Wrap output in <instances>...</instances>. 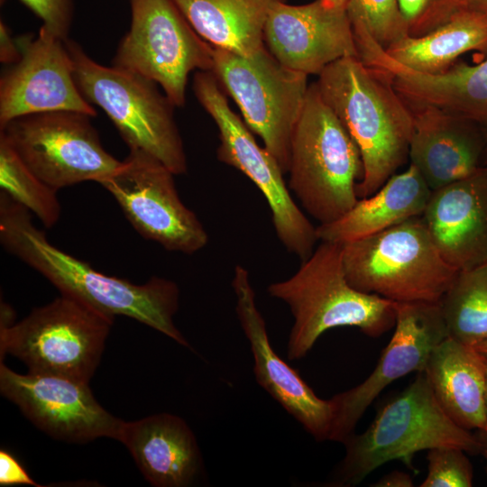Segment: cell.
<instances>
[{
  "mask_svg": "<svg viewBox=\"0 0 487 487\" xmlns=\"http://www.w3.org/2000/svg\"><path fill=\"white\" fill-rule=\"evenodd\" d=\"M32 215L0 192V242L6 252L41 273L61 295L113 317L121 315L135 319L190 347L173 321L179 304L176 282L153 276L143 284H134L96 271L50 243L32 223Z\"/></svg>",
  "mask_w": 487,
  "mask_h": 487,
  "instance_id": "cell-1",
  "label": "cell"
},
{
  "mask_svg": "<svg viewBox=\"0 0 487 487\" xmlns=\"http://www.w3.org/2000/svg\"><path fill=\"white\" fill-rule=\"evenodd\" d=\"M316 83L360 151L363 174L356 194L358 198L369 197L409 159L412 112L391 76L358 56L329 64Z\"/></svg>",
  "mask_w": 487,
  "mask_h": 487,
  "instance_id": "cell-2",
  "label": "cell"
},
{
  "mask_svg": "<svg viewBox=\"0 0 487 487\" xmlns=\"http://www.w3.org/2000/svg\"><path fill=\"white\" fill-rule=\"evenodd\" d=\"M267 290L285 302L293 316L287 345L289 360L306 356L331 328L354 326L378 337L395 325L396 302L348 282L340 244L321 241L291 277L270 284Z\"/></svg>",
  "mask_w": 487,
  "mask_h": 487,
  "instance_id": "cell-3",
  "label": "cell"
},
{
  "mask_svg": "<svg viewBox=\"0 0 487 487\" xmlns=\"http://www.w3.org/2000/svg\"><path fill=\"white\" fill-rule=\"evenodd\" d=\"M343 444L345 456L333 470L327 486H354L393 460L412 467L413 456L423 450L450 446L476 455L482 448L478 436L445 412L424 372L379 410L364 432L352 434Z\"/></svg>",
  "mask_w": 487,
  "mask_h": 487,
  "instance_id": "cell-4",
  "label": "cell"
},
{
  "mask_svg": "<svg viewBox=\"0 0 487 487\" xmlns=\"http://www.w3.org/2000/svg\"><path fill=\"white\" fill-rule=\"evenodd\" d=\"M288 173L289 190L319 225L337 220L358 200L360 151L316 82L308 87L292 133Z\"/></svg>",
  "mask_w": 487,
  "mask_h": 487,
  "instance_id": "cell-5",
  "label": "cell"
},
{
  "mask_svg": "<svg viewBox=\"0 0 487 487\" xmlns=\"http://www.w3.org/2000/svg\"><path fill=\"white\" fill-rule=\"evenodd\" d=\"M66 44L80 93L104 111L129 150L149 153L175 175L185 174L188 161L173 115L175 106L159 85L135 72L95 61L72 40Z\"/></svg>",
  "mask_w": 487,
  "mask_h": 487,
  "instance_id": "cell-6",
  "label": "cell"
},
{
  "mask_svg": "<svg viewBox=\"0 0 487 487\" xmlns=\"http://www.w3.org/2000/svg\"><path fill=\"white\" fill-rule=\"evenodd\" d=\"M341 245L348 282L394 302H440L458 272L440 254L421 216Z\"/></svg>",
  "mask_w": 487,
  "mask_h": 487,
  "instance_id": "cell-7",
  "label": "cell"
},
{
  "mask_svg": "<svg viewBox=\"0 0 487 487\" xmlns=\"http://www.w3.org/2000/svg\"><path fill=\"white\" fill-rule=\"evenodd\" d=\"M115 317L60 295L16 324H1V360L23 361L29 372L89 382Z\"/></svg>",
  "mask_w": 487,
  "mask_h": 487,
  "instance_id": "cell-8",
  "label": "cell"
},
{
  "mask_svg": "<svg viewBox=\"0 0 487 487\" xmlns=\"http://www.w3.org/2000/svg\"><path fill=\"white\" fill-rule=\"evenodd\" d=\"M211 72L237 104L248 128L288 173L290 142L309 85L262 46L244 56L213 47Z\"/></svg>",
  "mask_w": 487,
  "mask_h": 487,
  "instance_id": "cell-9",
  "label": "cell"
},
{
  "mask_svg": "<svg viewBox=\"0 0 487 487\" xmlns=\"http://www.w3.org/2000/svg\"><path fill=\"white\" fill-rule=\"evenodd\" d=\"M220 86L211 71H198L193 78L195 96L218 129L217 159L254 183L268 202L278 239L289 253L305 261L318 241L317 227L294 201L276 159L256 142Z\"/></svg>",
  "mask_w": 487,
  "mask_h": 487,
  "instance_id": "cell-10",
  "label": "cell"
},
{
  "mask_svg": "<svg viewBox=\"0 0 487 487\" xmlns=\"http://www.w3.org/2000/svg\"><path fill=\"white\" fill-rule=\"evenodd\" d=\"M131 25L112 65L142 75L175 107L186 103L189 74L211 71L213 46L203 40L172 0H130Z\"/></svg>",
  "mask_w": 487,
  "mask_h": 487,
  "instance_id": "cell-11",
  "label": "cell"
},
{
  "mask_svg": "<svg viewBox=\"0 0 487 487\" xmlns=\"http://www.w3.org/2000/svg\"><path fill=\"white\" fill-rule=\"evenodd\" d=\"M92 116L70 110L14 118L0 127L26 166L59 190L84 181L102 180L122 164L103 147Z\"/></svg>",
  "mask_w": 487,
  "mask_h": 487,
  "instance_id": "cell-12",
  "label": "cell"
},
{
  "mask_svg": "<svg viewBox=\"0 0 487 487\" xmlns=\"http://www.w3.org/2000/svg\"><path fill=\"white\" fill-rule=\"evenodd\" d=\"M174 176L149 153L129 150L121 166L99 184L140 235L167 251L193 254L207 244L208 234L181 201Z\"/></svg>",
  "mask_w": 487,
  "mask_h": 487,
  "instance_id": "cell-13",
  "label": "cell"
},
{
  "mask_svg": "<svg viewBox=\"0 0 487 487\" xmlns=\"http://www.w3.org/2000/svg\"><path fill=\"white\" fill-rule=\"evenodd\" d=\"M394 326L371 374L330 399L335 410L330 441L343 444L378 395L394 381L423 372L431 352L448 336L440 302H396Z\"/></svg>",
  "mask_w": 487,
  "mask_h": 487,
  "instance_id": "cell-14",
  "label": "cell"
},
{
  "mask_svg": "<svg viewBox=\"0 0 487 487\" xmlns=\"http://www.w3.org/2000/svg\"><path fill=\"white\" fill-rule=\"evenodd\" d=\"M0 391L54 438L73 443L120 438L124 421L102 408L88 382L52 374H20L1 361Z\"/></svg>",
  "mask_w": 487,
  "mask_h": 487,
  "instance_id": "cell-15",
  "label": "cell"
},
{
  "mask_svg": "<svg viewBox=\"0 0 487 487\" xmlns=\"http://www.w3.org/2000/svg\"><path fill=\"white\" fill-rule=\"evenodd\" d=\"M17 43L21 58L0 78V127L14 118L48 111L96 115L76 84L66 41L41 25L37 36L23 35Z\"/></svg>",
  "mask_w": 487,
  "mask_h": 487,
  "instance_id": "cell-16",
  "label": "cell"
},
{
  "mask_svg": "<svg viewBox=\"0 0 487 487\" xmlns=\"http://www.w3.org/2000/svg\"><path fill=\"white\" fill-rule=\"evenodd\" d=\"M263 43L283 66L305 74L319 75L329 64L358 56L346 7L323 0L292 5L277 0L263 27Z\"/></svg>",
  "mask_w": 487,
  "mask_h": 487,
  "instance_id": "cell-17",
  "label": "cell"
},
{
  "mask_svg": "<svg viewBox=\"0 0 487 487\" xmlns=\"http://www.w3.org/2000/svg\"><path fill=\"white\" fill-rule=\"evenodd\" d=\"M232 286L236 297L235 311L253 353L257 382L317 441L330 440L335 417L333 403L330 399L317 396L300 375L274 352L244 267L235 266Z\"/></svg>",
  "mask_w": 487,
  "mask_h": 487,
  "instance_id": "cell-18",
  "label": "cell"
},
{
  "mask_svg": "<svg viewBox=\"0 0 487 487\" xmlns=\"http://www.w3.org/2000/svg\"><path fill=\"white\" fill-rule=\"evenodd\" d=\"M358 54L391 76L407 104L433 106L476 124L485 139L487 165V59L475 65L455 62L441 73H421L392 60L369 35L360 39Z\"/></svg>",
  "mask_w": 487,
  "mask_h": 487,
  "instance_id": "cell-19",
  "label": "cell"
},
{
  "mask_svg": "<svg viewBox=\"0 0 487 487\" xmlns=\"http://www.w3.org/2000/svg\"><path fill=\"white\" fill-rule=\"evenodd\" d=\"M414 121L409 159L431 191L485 165L486 142L473 123L427 105H409Z\"/></svg>",
  "mask_w": 487,
  "mask_h": 487,
  "instance_id": "cell-20",
  "label": "cell"
},
{
  "mask_svg": "<svg viewBox=\"0 0 487 487\" xmlns=\"http://www.w3.org/2000/svg\"><path fill=\"white\" fill-rule=\"evenodd\" d=\"M440 254L458 271L487 262V174L431 191L422 214Z\"/></svg>",
  "mask_w": 487,
  "mask_h": 487,
  "instance_id": "cell-21",
  "label": "cell"
},
{
  "mask_svg": "<svg viewBox=\"0 0 487 487\" xmlns=\"http://www.w3.org/2000/svg\"><path fill=\"white\" fill-rule=\"evenodd\" d=\"M155 487L192 485L203 469L197 439L179 417L159 413L124 422L119 440Z\"/></svg>",
  "mask_w": 487,
  "mask_h": 487,
  "instance_id": "cell-22",
  "label": "cell"
},
{
  "mask_svg": "<svg viewBox=\"0 0 487 487\" xmlns=\"http://www.w3.org/2000/svg\"><path fill=\"white\" fill-rule=\"evenodd\" d=\"M423 372L452 420L487 433L486 375L480 352L447 336L431 352Z\"/></svg>",
  "mask_w": 487,
  "mask_h": 487,
  "instance_id": "cell-23",
  "label": "cell"
},
{
  "mask_svg": "<svg viewBox=\"0 0 487 487\" xmlns=\"http://www.w3.org/2000/svg\"><path fill=\"white\" fill-rule=\"evenodd\" d=\"M431 194L413 166L391 176L372 195L358 198L337 220L317 226L319 241L335 244L376 234L412 217L422 216Z\"/></svg>",
  "mask_w": 487,
  "mask_h": 487,
  "instance_id": "cell-24",
  "label": "cell"
},
{
  "mask_svg": "<svg viewBox=\"0 0 487 487\" xmlns=\"http://www.w3.org/2000/svg\"><path fill=\"white\" fill-rule=\"evenodd\" d=\"M172 1L211 46L248 56L264 45V23L277 0Z\"/></svg>",
  "mask_w": 487,
  "mask_h": 487,
  "instance_id": "cell-25",
  "label": "cell"
},
{
  "mask_svg": "<svg viewBox=\"0 0 487 487\" xmlns=\"http://www.w3.org/2000/svg\"><path fill=\"white\" fill-rule=\"evenodd\" d=\"M384 50L392 60L412 70L441 73L466 52L487 54V15L458 13L429 32L407 35Z\"/></svg>",
  "mask_w": 487,
  "mask_h": 487,
  "instance_id": "cell-26",
  "label": "cell"
},
{
  "mask_svg": "<svg viewBox=\"0 0 487 487\" xmlns=\"http://www.w3.org/2000/svg\"><path fill=\"white\" fill-rule=\"evenodd\" d=\"M447 335L476 346L487 340V262L458 271L440 300Z\"/></svg>",
  "mask_w": 487,
  "mask_h": 487,
  "instance_id": "cell-27",
  "label": "cell"
},
{
  "mask_svg": "<svg viewBox=\"0 0 487 487\" xmlns=\"http://www.w3.org/2000/svg\"><path fill=\"white\" fill-rule=\"evenodd\" d=\"M0 188L26 207L46 228L52 227L61 214L57 189L40 179L23 161L8 141L0 134Z\"/></svg>",
  "mask_w": 487,
  "mask_h": 487,
  "instance_id": "cell-28",
  "label": "cell"
},
{
  "mask_svg": "<svg viewBox=\"0 0 487 487\" xmlns=\"http://www.w3.org/2000/svg\"><path fill=\"white\" fill-rule=\"evenodd\" d=\"M352 28L368 32L383 49L409 35L398 0H348Z\"/></svg>",
  "mask_w": 487,
  "mask_h": 487,
  "instance_id": "cell-29",
  "label": "cell"
},
{
  "mask_svg": "<svg viewBox=\"0 0 487 487\" xmlns=\"http://www.w3.org/2000/svg\"><path fill=\"white\" fill-rule=\"evenodd\" d=\"M466 452L443 446L428 450L427 474L420 487H471L473 466Z\"/></svg>",
  "mask_w": 487,
  "mask_h": 487,
  "instance_id": "cell-30",
  "label": "cell"
},
{
  "mask_svg": "<svg viewBox=\"0 0 487 487\" xmlns=\"http://www.w3.org/2000/svg\"><path fill=\"white\" fill-rule=\"evenodd\" d=\"M444 0H398L409 36H419L438 26Z\"/></svg>",
  "mask_w": 487,
  "mask_h": 487,
  "instance_id": "cell-31",
  "label": "cell"
},
{
  "mask_svg": "<svg viewBox=\"0 0 487 487\" xmlns=\"http://www.w3.org/2000/svg\"><path fill=\"white\" fill-rule=\"evenodd\" d=\"M56 36L67 41L73 14V0H21Z\"/></svg>",
  "mask_w": 487,
  "mask_h": 487,
  "instance_id": "cell-32",
  "label": "cell"
},
{
  "mask_svg": "<svg viewBox=\"0 0 487 487\" xmlns=\"http://www.w3.org/2000/svg\"><path fill=\"white\" fill-rule=\"evenodd\" d=\"M0 485H31L41 487L28 474L25 468L10 452L0 450Z\"/></svg>",
  "mask_w": 487,
  "mask_h": 487,
  "instance_id": "cell-33",
  "label": "cell"
},
{
  "mask_svg": "<svg viewBox=\"0 0 487 487\" xmlns=\"http://www.w3.org/2000/svg\"><path fill=\"white\" fill-rule=\"evenodd\" d=\"M463 12L480 13L487 15V0H444L438 26L447 22L455 14Z\"/></svg>",
  "mask_w": 487,
  "mask_h": 487,
  "instance_id": "cell-34",
  "label": "cell"
},
{
  "mask_svg": "<svg viewBox=\"0 0 487 487\" xmlns=\"http://www.w3.org/2000/svg\"><path fill=\"white\" fill-rule=\"evenodd\" d=\"M21 58V50L17 40L12 37L10 30L0 22V61L7 66L16 63Z\"/></svg>",
  "mask_w": 487,
  "mask_h": 487,
  "instance_id": "cell-35",
  "label": "cell"
},
{
  "mask_svg": "<svg viewBox=\"0 0 487 487\" xmlns=\"http://www.w3.org/2000/svg\"><path fill=\"white\" fill-rule=\"evenodd\" d=\"M372 486L374 487H412L413 479L412 476L405 472L393 471L380 480H378Z\"/></svg>",
  "mask_w": 487,
  "mask_h": 487,
  "instance_id": "cell-36",
  "label": "cell"
},
{
  "mask_svg": "<svg viewBox=\"0 0 487 487\" xmlns=\"http://www.w3.org/2000/svg\"><path fill=\"white\" fill-rule=\"evenodd\" d=\"M482 448H481V454L485 459L486 462V472H487V433L480 432L478 435Z\"/></svg>",
  "mask_w": 487,
  "mask_h": 487,
  "instance_id": "cell-37",
  "label": "cell"
},
{
  "mask_svg": "<svg viewBox=\"0 0 487 487\" xmlns=\"http://www.w3.org/2000/svg\"><path fill=\"white\" fill-rule=\"evenodd\" d=\"M323 2L334 7H346L348 0H323Z\"/></svg>",
  "mask_w": 487,
  "mask_h": 487,
  "instance_id": "cell-38",
  "label": "cell"
},
{
  "mask_svg": "<svg viewBox=\"0 0 487 487\" xmlns=\"http://www.w3.org/2000/svg\"><path fill=\"white\" fill-rule=\"evenodd\" d=\"M474 348L482 353V354H487V340L484 341V342H482L480 343L479 345H477L476 346H474Z\"/></svg>",
  "mask_w": 487,
  "mask_h": 487,
  "instance_id": "cell-39",
  "label": "cell"
},
{
  "mask_svg": "<svg viewBox=\"0 0 487 487\" xmlns=\"http://www.w3.org/2000/svg\"><path fill=\"white\" fill-rule=\"evenodd\" d=\"M482 354V361H483L485 375H486L485 400H486V409H487V354Z\"/></svg>",
  "mask_w": 487,
  "mask_h": 487,
  "instance_id": "cell-40",
  "label": "cell"
},
{
  "mask_svg": "<svg viewBox=\"0 0 487 487\" xmlns=\"http://www.w3.org/2000/svg\"><path fill=\"white\" fill-rule=\"evenodd\" d=\"M482 170L487 174V165L482 168Z\"/></svg>",
  "mask_w": 487,
  "mask_h": 487,
  "instance_id": "cell-41",
  "label": "cell"
}]
</instances>
